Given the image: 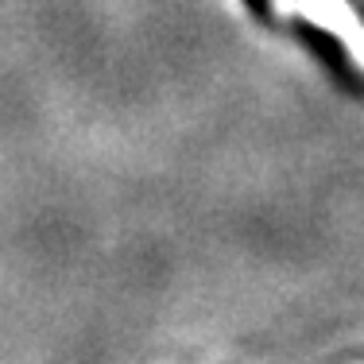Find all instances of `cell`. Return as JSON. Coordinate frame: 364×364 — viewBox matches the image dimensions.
<instances>
[{
  "label": "cell",
  "mask_w": 364,
  "mask_h": 364,
  "mask_svg": "<svg viewBox=\"0 0 364 364\" xmlns=\"http://www.w3.org/2000/svg\"><path fill=\"white\" fill-rule=\"evenodd\" d=\"M283 12H294V16H310L314 23H322L326 31L345 39V47L353 50V58L364 66V28L360 20L349 12L345 0H279Z\"/></svg>",
  "instance_id": "6da1fadb"
}]
</instances>
